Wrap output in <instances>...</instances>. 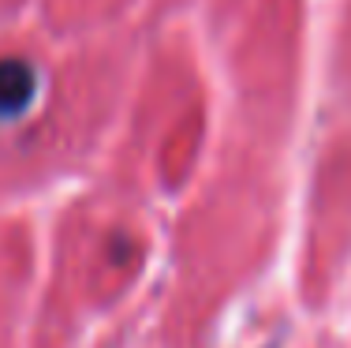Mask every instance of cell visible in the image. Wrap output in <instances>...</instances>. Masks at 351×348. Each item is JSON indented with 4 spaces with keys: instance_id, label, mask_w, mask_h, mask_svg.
<instances>
[{
    "instance_id": "6da1fadb",
    "label": "cell",
    "mask_w": 351,
    "mask_h": 348,
    "mask_svg": "<svg viewBox=\"0 0 351 348\" xmlns=\"http://www.w3.org/2000/svg\"><path fill=\"white\" fill-rule=\"evenodd\" d=\"M41 97V71L27 56H0V120H23Z\"/></svg>"
}]
</instances>
